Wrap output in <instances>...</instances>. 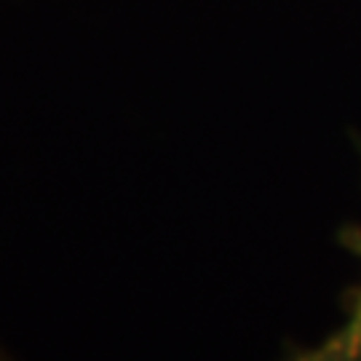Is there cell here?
Instances as JSON below:
<instances>
[{"label": "cell", "instance_id": "1", "mask_svg": "<svg viewBox=\"0 0 361 361\" xmlns=\"http://www.w3.org/2000/svg\"><path fill=\"white\" fill-rule=\"evenodd\" d=\"M340 241L361 257V231L345 228ZM284 361H361V284L353 286L345 295V319L335 332L310 348L292 350Z\"/></svg>", "mask_w": 361, "mask_h": 361}, {"label": "cell", "instance_id": "2", "mask_svg": "<svg viewBox=\"0 0 361 361\" xmlns=\"http://www.w3.org/2000/svg\"><path fill=\"white\" fill-rule=\"evenodd\" d=\"M0 361H11V359H8V356H6V353H3V350H0Z\"/></svg>", "mask_w": 361, "mask_h": 361}]
</instances>
